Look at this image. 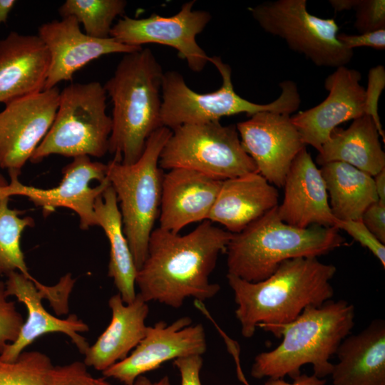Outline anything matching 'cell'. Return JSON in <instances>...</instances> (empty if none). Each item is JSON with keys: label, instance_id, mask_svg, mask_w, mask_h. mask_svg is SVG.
<instances>
[{"label": "cell", "instance_id": "obj_1", "mask_svg": "<svg viewBox=\"0 0 385 385\" xmlns=\"http://www.w3.org/2000/svg\"><path fill=\"white\" fill-rule=\"evenodd\" d=\"M232 236L210 220L183 235L159 227L154 229L147 257L137 272L138 294L147 302L175 309L189 297L200 302L214 297L220 287L210 282V275Z\"/></svg>", "mask_w": 385, "mask_h": 385}, {"label": "cell", "instance_id": "obj_2", "mask_svg": "<svg viewBox=\"0 0 385 385\" xmlns=\"http://www.w3.org/2000/svg\"><path fill=\"white\" fill-rule=\"evenodd\" d=\"M337 268L317 257L284 261L267 279L250 282L227 274L235 297L236 318L245 338L257 327L279 337L282 326L294 321L309 306H321L334 295L331 280Z\"/></svg>", "mask_w": 385, "mask_h": 385}, {"label": "cell", "instance_id": "obj_3", "mask_svg": "<svg viewBox=\"0 0 385 385\" xmlns=\"http://www.w3.org/2000/svg\"><path fill=\"white\" fill-rule=\"evenodd\" d=\"M164 71L152 51L125 53L103 87L113 103L108 152L114 160L135 163L153 133L162 127Z\"/></svg>", "mask_w": 385, "mask_h": 385}, {"label": "cell", "instance_id": "obj_4", "mask_svg": "<svg viewBox=\"0 0 385 385\" xmlns=\"http://www.w3.org/2000/svg\"><path fill=\"white\" fill-rule=\"evenodd\" d=\"M354 306L347 301L328 300L309 306L292 322L281 327L282 341L275 349L257 354L251 367L253 378L292 379L311 364L319 379L331 374L329 359L354 326Z\"/></svg>", "mask_w": 385, "mask_h": 385}, {"label": "cell", "instance_id": "obj_5", "mask_svg": "<svg viewBox=\"0 0 385 385\" xmlns=\"http://www.w3.org/2000/svg\"><path fill=\"white\" fill-rule=\"evenodd\" d=\"M346 245L336 227H294L279 217L276 207L232 234L225 251L227 274L257 282L272 275L285 260L318 258Z\"/></svg>", "mask_w": 385, "mask_h": 385}, {"label": "cell", "instance_id": "obj_6", "mask_svg": "<svg viewBox=\"0 0 385 385\" xmlns=\"http://www.w3.org/2000/svg\"><path fill=\"white\" fill-rule=\"evenodd\" d=\"M212 63L222 77V85L215 91L200 93L190 88L178 71L164 72L162 81L161 121L163 126L173 130L185 124L220 121L233 115L245 113L251 116L263 111L290 115L301 103L295 82L286 80L279 86V97L267 104H259L237 94L232 81V69L219 56H210Z\"/></svg>", "mask_w": 385, "mask_h": 385}, {"label": "cell", "instance_id": "obj_7", "mask_svg": "<svg viewBox=\"0 0 385 385\" xmlns=\"http://www.w3.org/2000/svg\"><path fill=\"white\" fill-rule=\"evenodd\" d=\"M171 134L162 126L148 139L140 158L130 165L107 163L106 177L115 192L124 234L138 270L147 257L150 236L158 219L163 178L160 153Z\"/></svg>", "mask_w": 385, "mask_h": 385}, {"label": "cell", "instance_id": "obj_8", "mask_svg": "<svg viewBox=\"0 0 385 385\" xmlns=\"http://www.w3.org/2000/svg\"><path fill=\"white\" fill-rule=\"evenodd\" d=\"M107 94L98 81L73 83L59 96L53 123L30 161L38 163L51 155L101 158L109 148L112 119L106 113Z\"/></svg>", "mask_w": 385, "mask_h": 385}, {"label": "cell", "instance_id": "obj_9", "mask_svg": "<svg viewBox=\"0 0 385 385\" xmlns=\"http://www.w3.org/2000/svg\"><path fill=\"white\" fill-rule=\"evenodd\" d=\"M163 170L187 168L225 180L257 173L243 149L236 125L220 121L185 124L171 130L159 159Z\"/></svg>", "mask_w": 385, "mask_h": 385}, {"label": "cell", "instance_id": "obj_10", "mask_svg": "<svg viewBox=\"0 0 385 385\" xmlns=\"http://www.w3.org/2000/svg\"><path fill=\"white\" fill-rule=\"evenodd\" d=\"M307 4L306 0H277L250 7L249 11L265 32L279 36L317 66H346L354 51L338 40L335 20L310 14Z\"/></svg>", "mask_w": 385, "mask_h": 385}, {"label": "cell", "instance_id": "obj_11", "mask_svg": "<svg viewBox=\"0 0 385 385\" xmlns=\"http://www.w3.org/2000/svg\"><path fill=\"white\" fill-rule=\"evenodd\" d=\"M106 171L107 164L93 162L87 155L78 156L63 168V178L58 186L42 189L25 185L19 180L20 173L9 172L10 183L0 181V195L27 197L42 209L44 215L57 207L71 209L78 215L80 227L86 230L98 226L94 205L110 185Z\"/></svg>", "mask_w": 385, "mask_h": 385}, {"label": "cell", "instance_id": "obj_12", "mask_svg": "<svg viewBox=\"0 0 385 385\" xmlns=\"http://www.w3.org/2000/svg\"><path fill=\"white\" fill-rule=\"evenodd\" d=\"M195 1L185 2L179 11L170 16L151 14L135 19L123 16L113 24L111 37L128 46L142 47L145 43L170 46L178 51L193 72H201L210 57L199 46L196 37L211 21V14L194 9Z\"/></svg>", "mask_w": 385, "mask_h": 385}, {"label": "cell", "instance_id": "obj_13", "mask_svg": "<svg viewBox=\"0 0 385 385\" xmlns=\"http://www.w3.org/2000/svg\"><path fill=\"white\" fill-rule=\"evenodd\" d=\"M190 317H182L168 324L160 321L148 326L144 337L123 360L102 372L124 385H132L144 374L168 361L192 355H202L207 349L202 324H192Z\"/></svg>", "mask_w": 385, "mask_h": 385}, {"label": "cell", "instance_id": "obj_14", "mask_svg": "<svg viewBox=\"0 0 385 385\" xmlns=\"http://www.w3.org/2000/svg\"><path fill=\"white\" fill-rule=\"evenodd\" d=\"M57 86L6 103L0 112V168L21 173L49 130L59 103Z\"/></svg>", "mask_w": 385, "mask_h": 385}, {"label": "cell", "instance_id": "obj_15", "mask_svg": "<svg viewBox=\"0 0 385 385\" xmlns=\"http://www.w3.org/2000/svg\"><path fill=\"white\" fill-rule=\"evenodd\" d=\"M242 146L257 173L270 184L282 188L292 161L306 145L287 114L263 111L239 122Z\"/></svg>", "mask_w": 385, "mask_h": 385}, {"label": "cell", "instance_id": "obj_16", "mask_svg": "<svg viewBox=\"0 0 385 385\" xmlns=\"http://www.w3.org/2000/svg\"><path fill=\"white\" fill-rule=\"evenodd\" d=\"M361 73L346 66L337 68L324 80L327 97L319 104L291 115L305 145L318 152L339 125L365 115V88Z\"/></svg>", "mask_w": 385, "mask_h": 385}, {"label": "cell", "instance_id": "obj_17", "mask_svg": "<svg viewBox=\"0 0 385 385\" xmlns=\"http://www.w3.org/2000/svg\"><path fill=\"white\" fill-rule=\"evenodd\" d=\"M38 36L47 47L51 57L50 68L44 90L70 81L73 74L89 62L105 55L127 53L142 47L123 44L115 38H95L83 33L73 16L41 24Z\"/></svg>", "mask_w": 385, "mask_h": 385}, {"label": "cell", "instance_id": "obj_18", "mask_svg": "<svg viewBox=\"0 0 385 385\" xmlns=\"http://www.w3.org/2000/svg\"><path fill=\"white\" fill-rule=\"evenodd\" d=\"M6 292L23 303L28 312L16 340L9 344L0 354L5 361H14L25 349L38 337L48 333H62L67 335L81 354H84L89 347L86 339L81 335L89 330L88 324L77 315L72 314L66 319L58 318L44 308L42 299L47 286L34 282L23 274L14 271L6 275Z\"/></svg>", "mask_w": 385, "mask_h": 385}, {"label": "cell", "instance_id": "obj_19", "mask_svg": "<svg viewBox=\"0 0 385 385\" xmlns=\"http://www.w3.org/2000/svg\"><path fill=\"white\" fill-rule=\"evenodd\" d=\"M283 187L277 212L284 222L299 228L334 227L337 220L329 207L324 178L306 146L292 161Z\"/></svg>", "mask_w": 385, "mask_h": 385}, {"label": "cell", "instance_id": "obj_20", "mask_svg": "<svg viewBox=\"0 0 385 385\" xmlns=\"http://www.w3.org/2000/svg\"><path fill=\"white\" fill-rule=\"evenodd\" d=\"M222 183L187 168L164 173L159 227L178 233L189 224L207 220Z\"/></svg>", "mask_w": 385, "mask_h": 385}, {"label": "cell", "instance_id": "obj_21", "mask_svg": "<svg viewBox=\"0 0 385 385\" xmlns=\"http://www.w3.org/2000/svg\"><path fill=\"white\" fill-rule=\"evenodd\" d=\"M51 63L38 35L11 31L0 40V103L43 91Z\"/></svg>", "mask_w": 385, "mask_h": 385}, {"label": "cell", "instance_id": "obj_22", "mask_svg": "<svg viewBox=\"0 0 385 385\" xmlns=\"http://www.w3.org/2000/svg\"><path fill=\"white\" fill-rule=\"evenodd\" d=\"M279 205V193L258 173L222 180L208 220L239 233Z\"/></svg>", "mask_w": 385, "mask_h": 385}, {"label": "cell", "instance_id": "obj_23", "mask_svg": "<svg viewBox=\"0 0 385 385\" xmlns=\"http://www.w3.org/2000/svg\"><path fill=\"white\" fill-rule=\"evenodd\" d=\"M108 306V326L83 354L85 364L101 372L125 359L143 339L148 327L149 306L139 294L126 304L118 293L110 297Z\"/></svg>", "mask_w": 385, "mask_h": 385}, {"label": "cell", "instance_id": "obj_24", "mask_svg": "<svg viewBox=\"0 0 385 385\" xmlns=\"http://www.w3.org/2000/svg\"><path fill=\"white\" fill-rule=\"evenodd\" d=\"M331 373L334 385H385V322L378 319L348 335L337 353Z\"/></svg>", "mask_w": 385, "mask_h": 385}, {"label": "cell", "instance_id": "obj_25", "mask_svg": "<svg viewBox=\"0 0 385 385\" xmlns=\"http://www.w3.org/2000/svg\"><path fill=\"white\" fill-rule=\"evenodd\" d=\"M371 117L364 115L346 128H336L317 155L321 165L329 162L349 164L374 177L385 168V153Z\"/></svg>", "mask_w": 385, "mask_h": 385}, {"label": "cell", "instance_id": "obj_26", "mask_svg": "<svg viewBox=\"0 0 385 385\" xmlns=\"http://www.w3.org/2000/svg\"><path fill=\"white\" fill-rule=\"evenodd\" d=\"M94 211L98 226L103 230L110 245L108 275L113 279L123 301L130 303L137 294L138 270L123 232L116 194L111 184L96 200Z\"/></svg>", "mask_w": 385, "mask_h": 385}, {"label": "cell", "instance_id": "obj_27", "mask_svg": "<svg viewBox=\"0 0 385 385\" xmlns=\"http://www.w3.org/2000/svg\"><path fill=\"white\" fill-rule=\"evenodd\" d=\"M337 220H359L366 208L378 200L374 178L343 162H329L320 168Z\"/></svg>", "mask_w": 385, "mask_h": 385}, {"label": "cell", "instance_id": "obj_28", "mask_svg": "<svg viewBox=\"0 0 385 385\" xmlns=\"http://www.w3.org/2000/svg\"><path fill=\"white\" fill-rule=\"evenodd\" d=\"M9 197L0 195V275L17 271L38 283L29 272L21 248V234L34 225V220L31 217L21 218V211L9 208Z\"/></svg>", "mask_w": 385, "mask_h": 385}, {"label": "cell", "instance_id": "obj_29", "mask_svg": "<svg viewBox=\"0 0 385 385\" xmlns=\"http://www.w3.org/2000/svg\"><path fill=\"white\" fill-rule=\"evenodd\" d=\"M124 0H66L59 8L62 18L73 16L85 34L95 38L111 37L113 22L125 13Z\"/></svg>", "mask_w": 385, "mask_h": 385}, {"label": "cell", "instance_id": "obj_30", "mask_svg": "<svg viewBox=\"0 0 385 385\" xmlns=\"http://www.w3.org/2000/svg\"><path fill=\"white\" fill-rule=\"evenodd\" d=\"M53 365L38 351H24L14 361L0 358V385H46Z\"/></svg>", "mask_w": 385, "mask_h": 385}, {"label": "cell", "instance_id": "obj_31", "mask_svg": "<svg viewBox=\"0 0 385 385\" xmlns=\"http://www.w3.org/2000/svg\"><path fill=\"white\" fill-rule=\"evenodd\" d=\"M24 322L16 303L8 300L5 282L0 281V354L16 340Z\"/></svg>", "mask_w": 385, "mask_h": 385}, {"label": "cell", "instance_id": "obj_32", "mask_svg": "<svg viewBox=\"0 0 385 385\" xmlns=\"http://www.w3.org/2000/svg\"><path fill=\"white\" fill-rule=\"evenodd\" d=\"M83 361H79L53 366L46 385H113L103 378L93 376Z\"/></svg>", "mask_w": 385, "mask_h": 385}, {"label": "cell", "instance_id": "obj_33", "mask_svg": "<svg viewBox=\"0 0 385 385\" xmlns=\"http://www.w3.org/2000/svg\"><path fill=\"white\" fill-rule=\"evenodd\" d=\"M354 26L359 34L385 29V1L358 0Z\"/></svg>", "mask_w": 385, "mask_h": 385}, {"label": "cell", "instance_id": "obj_34", "mask_svg": "<svg viewBox=\"0 0 385 385\" xmlns=\"http://www.w3.org/2000/svg\"><path fill=\"white\" fill-rule=\"evenodd\" d=\"M334 227L345 231L361 246L368 249L385 267V245L359 220H337Z\"/></svg>", "mask_w": 385, "mask_h": 385}, {"label": "cell", "instance_id": "obj_35", "mask_svg": "<svg viewBox=\"0 0 385 385\" xmlns=\"http://www.w3.org/2000/svg\"><path fill=\"white\" fill-rule=\"evenodd\" d=\"M384 87V67L381 65L373 67L369 72L368 86L367 88L365 89V115L372 118L384 143L385 141V133L378 113V101Z\"/></svg>", "mask_w": 385, "mask_h": 385}, {"label": "cell", "instance_id": "obj_36", "mask_svg": "<svg viewBox=\"0 0 385 385\" xmlns=\"http://www.w3.org/2000/svg\"><path fill=\"white\" fill-rule=\"evenodd\" d=\"M338 40L346 48L353 50L356 47L367 46L374 49H385V29L359 34H338Z\"/></svg>", "mask_w": 385, "mask_h": 385}, {"label": "cell", "instance_id": "obj_37", "mask_svg": "<svg viewBox=\"0 0 385 385\" xmlns=\"http://www.w3.org/2000/svg\"><path fill=\"white\" fill-rule=\"evenodd\" d=\"M180 376V385H202L200 371L203 364L202 355H192L173 360Z\"/></svg>", "mask_w": 385, "mask_h": 385}, {"label": "cell", "instance_id": "obj_38", "mask_svg": "<svg viewBox=\"0 0 385 385\" xmlns=\"http://www.w3.org/2000/svg\"><path fill=\"white\" fill-rule=\"evenodd\" d=\"M361 220L381 242L385 244V202L377 200L372 203L364 211Z\"/></svg>", "mask_w": 385, "mask_h": 385}, {"label": "cell", "instance_id": "obj_39", "mask_svg": "<svg viewBox=\"0 0 385 385\" xmlns=\"http://www.w3.org/2000/svg\"><path fill=\"white\" fill-rule=\"evenodd\" d=\"M325 384L326 380L324 379H319L314 374L308 376L305 374H300L294 378L293 381L291 383L285 381L283 379H268L265 385H324Z\"/></svg>", "mask_w": 385, "mask_h": 385}, {"label": "cell", "instance_id": "obj_40", "mask_svg": "<svg viewBox=\"0 0 385 385\" xmlns=\"http://www.w3.org/2000/svg\"><path fill=\"white\" fill-rule=\"evenodd\" d=\"M373 178L378 200L385 202V168L381 170Z\"/></svg>", "mask_w": 385, "mask_h": 385}, {"label": "cell", "instance_id": "obj_41", "mask_svg": "<svg viewBox=\"0 0 385 385\" xmlns=\"http://www.w3.org/2000/svg\"><path fill=\"white\" fill-rule=\"evenodd\" d=\"M132 385H172L168 376H164L156 381H153L144 375L138 376Z\"/></svg>", "mask_w": 385, "mask_h": 385}, {"label": "cell", "instance_id": "obj_42", "mask_svg": "<svg viewBox=\"0 0 385 385\" xmlns=\"http://www.w3.org/2000/svg\"><path fill=\"white\" fill-rule=\"evenodd\" d=\"M358 0H330L329 4L335 11L354 9Z\"/></svg>", "mask_w": 385, "mask_h": 385}, {"label": "cell", "instance_id": "obj_43", "mask_svg": "<svg viewBox=\"0 0 385 385\" xmlns=\"http://www.w3.org/2000/svg\"><path fill=\"white\" fill-rule=\"evenodd\" d=\"M16 2L14 0H0V24L6 21Z\"/></svg>", "mask_w": 385, "mask_h": 385}]
</instances>
